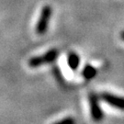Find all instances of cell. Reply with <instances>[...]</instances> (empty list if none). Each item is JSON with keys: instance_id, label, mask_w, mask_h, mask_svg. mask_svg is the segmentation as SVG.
<instances>
[{"instance_id": "obj_1", "label": "cell", "mask_w": 124, "mask_h": 124, "mask_svg": "<svg viewBox=\"0 0 124 124\" xmlns=\"http://www.w3.org/2000/svg\"><path fill=\"white\" fill-rule=\"evenodd\" d=\"M58 55H59V51L57 49H51L41 55L31 57L29 60L28 64L31 68H38L42 66L43 64L53 63V62H55L58 58Z\"/></svg>"}, {"instance_id": "obj_2", "label": "cell", "mask_w": 124, "mask_h": 124, "mask_svg": "<svg viewBox=\"0 0 124 124\" xmlns=\"http://www.w3.org/2000/svg\"><path fill=\"white\" fill-rule=\"evenodd\" d=\"M52 15H53V8L51 6L46 5L41 8L40 17L35 28L36 33L38 35H43L48 31Z\"/></svg>"}, {"instance_id": "obj_3", "label": "cell", "mask_w": 124, "mask_h": 124, "mask_svg": "<svg viewBox=\"0 0 124 124\" xmlns=\"http://www.w3.org/2000/svg\"><path fill=\"white\" fill-rule=\"evenodd\" d=\"M99 98L96 93H90L88 96L89 107H90V114L93 120L101 121L104 118V113L99 104Z\"/></svg>"}, {"instance_id": "obj_4", "label": "cell", "mask_w": 124, "mask_h": 124, "mask_svg": "<svg viewBox=\"0 0 124 124\" xmlns=\"http://www.w3.org/2000/svg\"><path fill=\"white\" fill-rule=\"evenodd\" d=\"M99 97L102 101L107 103L108 105L124 111V97L117 96L115 94L108 93V92H103L99 95Z\"/></svg>"}, {"instance_id": "obj_5", "label": "cell", "mask_w": 124, "mask_h": 124, "mask_svg": "<svg viewBox=\"0 0 124 124\" xmlns=\"http://www.w3.org/2000/svg\"><path fill=\"white\" fill-rule=\"evenodd\" d=\"M80 56L75 52H71L67 54V65L72 71H76L80 65Z\"/></svg>"}, {"instance_id": "obj_6", "label": "cell", "mask_w": 124, "mask_h": 124, "mask_svg": "<svg viewBox=\"0 0 124 124\" xmlns=\"http://www.w3.org/2000/svg\"><path fill=\"white\" fill-rule=\"evenodd\" d=\"M98 74V70L96 67H94L92 64H89V63H86L84 66L83 70H82V76L84 77L85 80L87 81H90L93 78L96 77V75Z\"/></svg>"}, {"instance_id": "obj_7", "label": "cell", "mask_w": 124, "mask_h": 124, "mask_svg": "<svg viewBox=\"0 0 124 124\" xmlns=\"http://www.w3.org/2000/svg\"><path fill=\"white\" fill-rule=\"evenodd\" d=\"M57 124H74L75 123V120L72 117H67L63 120H61L56 122Z\"/></svg>"}, {"instance_id": "obj_8", "label": "cell", "mask_w": 124, "mask_h": 124, "mask_svg": "<svg viewBox=\"0 0 124 124\" xmlns=\"http://www.w3.org/2000/svg\"><path fill=\"white\" fill-rule=\"evenodd\" d=\"M120 38H121V40L124 41V31H121V33H120Z\"/></svg>"}]
</instances>
